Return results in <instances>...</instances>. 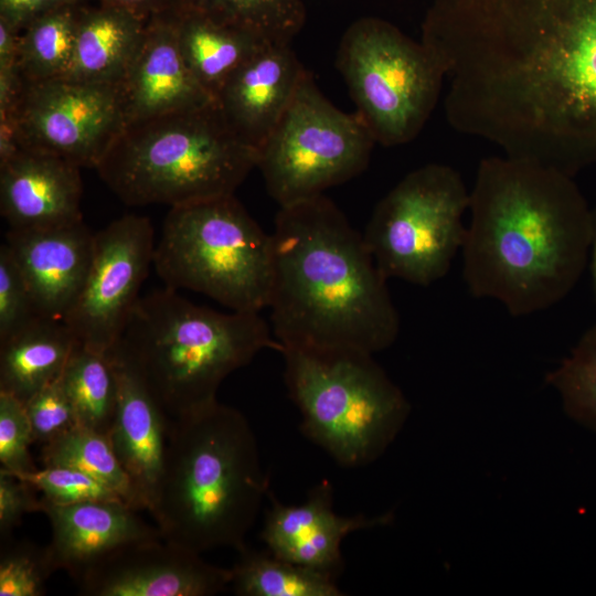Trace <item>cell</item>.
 <instances>
[{"instance_id": "obj_7", "label": "cell", "mask_w": 596, "mask_h": 596, "mask_svg": "<svg viewBox=\"0 0 596 596\" xmlns=\"http://www.w3.org/2000/svg\"><path fill=\"white\" fill-rule=\"evenodd\" d=\"M279 352L302 434L340 466L369 465L394 441L411 405L373 354L294 345Z\"/></svg>"}, {"instance_id": "obj_19", "label": "cell", "mask_w": 596, "mask_h": 596, "mask_svg": "<svg viewBox=\"0 0 596 596\" xmlns=\"http://www.w3.org/2000/svg\"><path fill=\"white\" fill-rule=\"evenodd\" d=\"M81 168L21 149L0 164V212L10 230H43L83 220Z\"/></svg>"}, {"instance_id": "obj_37", "label": "cell", "mask_w": 596, "mask_h": 596, "mask_svg": "<svg viewBox=\"0 0 596 596\" xmlns=\"http://www.w3.org/2000/svg\"><path fill=\"white\" fill-rule=\"evenodd\" d=\"M94 0H0V18L23 30L36 18L55 9Z\"/></svg>"}, {"instance_id": "obj_14", "label": "cell", "mask_w": 596, "mask_h": 596, "mask_svg": "<svg viewBox=\"0 0 596 596\" xmlns=\"http://www.w3.org/2000/svg\"><path fill=\"white\" fill-rule=\"evenodd\" d=\"M231 568L163 539L127 544L87 568L84 596H212L230 586Z\"/></svg>"}, {"instance_id": "obj_17", "label": "cell", "mask_w": 596, "mask_h": 596, "mask_svg": "<svg viewBox=\"0 0 596 596\" xmlns=\"http://www.w3.org/2000/svg\"><path fill=\"white\" fill-rule=\"evenodd\" d=\"M95 233L84 220L43 230H10V248L39 317L64 320L88 274Z\"/></svg>"}, {"instance_id": "obj_34", "label": "cell", "mask_w": 596, "mask_h": 596, "mask_svg": "<svg viewBox=\"0 0 596 596\" xmlns=\"http://www.w3.org/2000/svg\"><path fill=\"white\" fill-rule=\"evenodd\" d=\"M38 317L24 277L3 243L0 246V342Z\"/></svg>"}, {"instance_id": "obj_33", "label": "cell", "mask_w": 596, "mask_h": 596, "mask_svg": "<svg viewBox=\"0 0 596 596\" xmlns=\"http://www.w3.org/2000/svg\"><path fill=\"white\" fill-rule=\"evenodd\" d=\"M33 443L35 440L24 403L9 393L0 392V469L11 473L38 469L30 454Z\"/></svg>"}, {"instance_id": "obj_24", "label": "cell", "mask_w": 596, "mask_h": 596, "mask_svg": "<svg viewBox=\"0 0 596 596\" xmlns=\"http://www.w3.org/2000/svg\"><path fill=\"white\" fill-rule=\"evenodd\" d=\"M76 342L63 320L38 317L0 342V392L25 404L61 376Z\"/></svg>"}, {"instance_id": "obj_4", "label": "cell", "mask_w": 596, "mask_h": 596, "mask_svg": "<svg viewBox=\"0 0 596 596\" xmlns=\"http://www.w3.org/2000/svg\"><path fill=\"white\" fill-rule=\"evenodd\" d=\"M268 492L254 432L238 409L215 401L170 419L149 512L164 541L200 554L238 552Z\"/></svg>"}, {"instance_id": "obj_21", "label": "cell", "mask_w": 596, "mask_h": 596, "mask_svg": "<svg viewBox=\"0 0 596 596\" xmlns=\"http://www.w3.org/2000/svg\"><path fill=\"white\" fill-rule=\"evenodd\" d=\"M109 359L117 372L118 401L108 437L150 512L163 470L170 418L130 369Z\"/></svg>"}, {"instance_id": "obj_12", "label": "cell", "mask_w": 596, "mask_h": 596, "mask_svg": "<svg viewBox=\"0 0 596 596\" xmlns=\"http://www.w3.org/2000/svg\"><path fill=\"white\" fill-rule=\"evenodd\" d=\"M15 121L22 149L94 169L125 127L118 85L67 78L26 82Z\"/></svg>"}, {"instance_id": "obj_30", "label": "cell", "mask_w": 596, "mask_h": 596, "mask_svg": "<svg viewBox=\"0 0 596 596\" xmlns=\"http://www.w3.org/2000/svg\"><path fill=\"white\" fill-rule=\"evenodd\" d=\"M546 381L557 392L566 414L596 432V324L547 374Z\"/></svg>"}, {"instance_id": "obj_18", "label": "cell", "mask_w": 596, "mask_h": 596, "mask_svg": "<svg viewBox=\"0 0 596 596\" xmlns=\"http://www.w3.org/2000/svg\"><path fill=\"white\" fill-rule=\"evenodd\" d=\"M137 512L117 500L62 505L42 500V513L52 529L46 549L55 571L64 570L77 581L92 565L127 544L162 539L158 526Z\"/></svg>"}, {"instance_id": "obj_1", "label": "cell", "mask_w": 596, "mask_h": 596, "mask_svg": "<svg viewBox=\"0 0 596 596\" xmlns=\"http://www.w3.org/2000/svg\"><path fill=\"white\" fill-rule=\"evenodd\" d=\"M424 43L455 130L571 177L596 161V0H435Z\"/></svg>"}, {"instance_id": "obj_2", "label": "cell", "mask_w": 596, "mask_h": 596, "mask_svg": "<svg viewBox=\"0 0 596 596\" xmlns=\"http://www.w3.org/2000/svg\"><path fill=\"white\" fill-rule=\"evenodd\" d=\"M468 211L462 277L473 297L523 317L574 289L589 257L593 211L571 175L504 155L485 158Z\"/></svg>"}, {"instance_id": "obj_27", "label": "cell", "mask_w": 596, "mask_h": 596, "mask_svg": "<svg viewBox=\"0 0 596 596\" xmlns=\"http://www.w3.org/2000/svg\"><path fill=\"white\" fill-rule=\"evenodd\" d=\"M41 460L43 466H66L81 470L100 481L132 509L146 510L107 435L77 425L42 445Z\"/></svg>"}, {"instance_id": "obj_28", "label": "cell", "mask_w": 596, "mask_h": 596, "mask_svg": "<svg viewBox=\"0 0 596 596\" xmlns=\"http://www.w3.org/2000/svg\"><path fill=\"white\" fill-rule=\"evenodd\" d=\"M82 4L50 11L21 31L18 65L26 82L65 76L73 57L77 17Z\"/></svg>"}, {"instance_id": "obj_22", "label": "cell", "mask_w": 596, "mask_h": 596, "mask_svg": "<svg viewBox=\"0 0 596 596\" xmlns=\"http://www.w3.org/2000/svg\"><path fill=\"white\" fill-rule=\"evenodd\" d=\"M147 20L125 9L89 1L79 7L74 52L64 77L118 85L145 32Z\"/></svg>"}, {"instance_id": "obj_23", "label": "cell", "mask_w": 596, "mask_h": 596, "mask_svg": "<svg viewBox=\"0 0 596 596\" xmlns=\"http://www.w3.org/2000/svg\"><path fill=\"white\" fill-rule=\"evenodd\" d=\"M173 14L184 61L196 81L215 100L230 76L269 44L247 30L216 21L182 6L173 8Z\"/></svg>"}, {"instance_id": "obj_16", "label": "cell", "mask_w": 596, "mask_h": 596, "mask_svg": "<svg viewBox=\"0 0 596 596\" xmlns=\"http://www.w3.org/2000/svg\"><path fill=\"white\" fill-rule=\"evenodd\" d=\"M118 88L125 126L216 102L184 61L173 9L147 20L141 42Z\"/></svg>"}, {"instance_id": "obj_15", "label": "cell", "mask_w": 596, "mask_h": 596, "mask_svg": "<svg viewBox=\"0 0 596 596\" xmlns=\"http://www.w3.org/2000/svg\"><path fill=\"white\" fill-rule=\"evenodd\" d=\"M260 533L267 551L281 560L333 577L343 570L341 543L352 532L386 525L391 514L369 518L362 513L338 515L333 510V487L322 480L300 504H284L269 491Z\"/></svg>"}, {"instance_id": "obj_8", "label": "cell", "mask_w": 596, "mask_h": 596, "mask_svg": "<svg viewBox=\"0 0 596 596\" xmlns=\"http://www.w3.org/2000/svg\"><path fill=\"white\" fill-rule=\"evenodd\" d=\"M153 266L166 287L260 312L273 284V241L234 194L170 207Z\"/></svg>"}, {"instance_id": "obj_31", "label": "cell", "mask_w": 596, "mask_h": 596, "mask_svg": "<svg viewBox=\"0 0 596 596\" xmlns=\"http://www.w3.org/2000/svg\"><path fill=\"white\" fill-rule=\"evenodd\" d=\"M53 572L46 546L28 540L6 544L0 555V596H41Z\"/></svg>"}, {"instance_id": "obj_39", "label": "cell", "mask_w": 596, "mask_h": 596, "mask_svg": "<svg viewBox=\"0 0 596 596\" xmlns=\"http://www.w3.org/2000/svg\"><path fill=\"white\" fill-rule=\"evenodd\" d=\"M594 291L596 295V210L593 211V234L589 249Z\"/></svg>"}, {"instance_id": "obj_10", "label": "cell", "mask_w": 596, "mask_h": 596, "mask_svg": "<svg viewBox=\"0 0 596 596\" xmlns=\"http://www.w3.org/2000/svg\"><path fill=\"white\" fill-rule=\"evenodd\" d=\"M469 203L470 191L450 166L407 173L376 204L363 233L384 276L418 286L444 278L462 248Z\"/></svg>"}, {"instance_id": "obj_5", "label": "cell", "mask_w": 596, "mask_h": 596, "mask_svg": "<svg viewBox=\"0 0 596 596\" xmlns=\"http://www.w3.org/2000/svg\"><path fill=\"white\" fill-rule=\"evenodd\" d=\"M260 312H221L166 287L140 296L107 354L177 419L215 401L221 383L264 349L280 351Z\"/></svg>"}, {"instance_id": "obj_20", "label": "cell", "mask_w": 596, "mask_h": 596, "mask_svg": "<svg viewBox=\"0 0 596 596\" xmlns=\"http://www.w3.org/2000/svg\"><path fill=\"white\" fill-rule=\"evenodd\" d=\"M306 72L290 44H266L225 82L216 96L217 106L232 129L258 150Z\"/></svg>"}, {"instance_id": "obj_3", "label": "cell", "mask_w": 596, "mask_h": 596, "mask_svg": "<svg viewBox=\"0 0 596 596\" xmlns=\"http://www.w3.org/2000/svg\"><path fill=\"white\" fill-rule=\"evenodd\" d=\"M268 307L280 345L374 354L400 333V316L363 234L323 194L279 206L272 233ZM281 349V348H280Z\"/></svg>"}, {"instance_id": "obj_25", "label": "cell", "mask_w": 596, "mask_h": 596, "mask_svg": "<svg viewBox=\"0 0 596 596\" xmlns=\"http://www.w3.org/2000/svg\"><path fill=\"white\" fill-rule=\"evenodd\" d=\"M60 380L77 425L108 436L118 401V379L107 353L76 342Z\"/></svg>"}, {"instance_id": "obj_36", "label": "cell", "mask_w": 596, "mask_h": 596, "mask_svg": "<svg viewBox=\"0 0 596 596\" xmlns=\"http://www.w3.org/2000/svg\"><path fill=\"white\" fill-rule=\"evenodd\" d=\"M25 480L0 469V533L4 540L32 512H42V499Z\"/></svg>"}, {"instance_id": "obj_38", "label": "cell", "mask_w": 596, "mask_h": 596, "mask_svg": "<svg viewBox=\"0 0 596 596\" xmlns=\"http://www.w3.org/2000/svg\"><path fill=\"white\" fill-rule=\"evenodd\" d=\"M102 3L125 9L142 19L171 10L180 0H95Z\"/></svg>"}, {"instance_id": "obj_6", "label": "cell", "mask_w": 596, "mask_h": 596, "mask_svg": "<svg viewBox=\"0 0 596 596\" xmlns=\"http://www.w3.org/2000/svg\"><path fill=\"white\" fill-rule=\"evenodd\" d=\"M257 161L214 102L126 125L96 170L127 205L173 207L234 194Z\"/></svg>"}, {"instance_id": "obj_13", "label": "cell", "mask_w": 596, "mask_h": 596, "mask_svg": "<svg viewBox=\"0 0 596 596\" xmlns=\"http://www.w3.org/2000/svg\"><path fill=\"white\" fill-rule=\"evenodd\" d=\"M155 248L146 216L126 214L95 233L88 274L63 320L77 342L100 353L115 345L140 298Z\"/></svg>"}, {"instance_id": "obj_35", "label": "cell", "mask_w": 596, "mask_h": 596, "mask_svg": "<svg viewBox=\"0 0 596 596\" xmlns=\"http://www.w3.org/2000/svg\"><path fill=\"white\" fill-rule=\"evenodd\" d=\"M24 405L35 443L47 444L77 426L60 377L35 393Z\"/></svg>"}, {"instance_id": "obj_26", "label": "cell", "mask_w": 596, "mask_h": 596, "mask_svg": "<svg viewBox=\"0 0 596 596\" xmlns=\"http://www.w3.org/2000/svg\"><path fill=\"white\" fill-rule=\"evenodd\" d=\"M231 568L238 596H341L336 577L245 545Z\"/></svg>"}, {"instance_id": "obj_9", "label": "cell", "mask_w": 596, "mask_h": 596, "mask_svg": "<svg viewBox=\"0 0 596 596\" xmlns=\"http://www.w3.org/2000/svg\"><path fill=\"white\" fill-rule=\"evenodd\" d=\"M337 67L355 113L385 147L418 136L445 85L441 65L421 41L374 17L360 18L344 31Z\"/></svg>"}, {"instance_id": "obj_11", "label": "cell", "mask_w": 596, "mask_h": 596, "mask_svg": "<svg viewBox=\"0 0 596 596\" xmlns=\"http://www.w3.org/2000/svg\"><path fill=\"white\" fill-rule=\"evenodd\" d=\"M375 143L361 117L331 104L307 71L259 147L256 168L269 195L285 206L359 175L369 166Z\"/></svg>"}, {"instance_id": "obj_32", "label": "cell", "mask_w": 596, "mask_h": 596, "mask_svg": "<svg viewBox=\"0 0 596 596\" xmlns=\"http://www.w3.org/2000/svg\"><path fill=\"white\" fill-rule=\"evenodd\" d=\"M12 475L29 482L42 493L44 502L52 504H72L91 500L123 501L97 479L66 466H43L42 469Z\"/></svg>"}, {"instance_id": "obj_29", "label": "cell", "mask_w": 596, "mask_h": 596, "mask_svg": "<svg viewBox=\"0 0 596 596\" xmlns=\"http://www.w3.org/2000/svg\"><path fill=\"white\" fill-rule=\"evenodd\" d=\"M179 6L247 30L272 44H290L306 22L302 0H180Z\"/></svg>"}]
</instances>
